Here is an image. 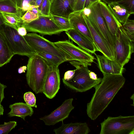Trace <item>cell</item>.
Instances as JSON below:
<instances>
[{"instance_id":"obj_42","label":"cell","mask_w":134,"mask_h":134,"mask_svg":"<svg viewBox=\"0 0 134 134\" xmlns=\"http://www.w3.org/2000/svg\"><path fill=\"white\" fill-rule=\"evenodd\" d=\"M27 70V66H23L20 67L18 69V72L19 74L24 73Z\"/></svg>"},{"instance_id":"obj_22","label":"cell","mask_w":134,"mask_h":134,"mask_svg":"<svg viewBox=\"0 0 134 134\" xmlns=\"http://www.w3.org/2000/svg\"><path fill=\"white\" fill-rule=\"evenodd\" d=\"M107 5L115 17L122 25L126 22L131 15L125 8L118 3H111Z\"/></svg>"},{"instance_id":"obj_46","label":"cell","mask_w":134,"mask_h":134,"mask_svg":"<svg viewBox=\"0 0 134 134\" xmlns=\"http://www.w3.org/2000/svg\"><path fill=\"white\" fill-rule=\"evenodd\" d=\"M4 109L3 106L0 103V115H3V114Z\"/></svg>"},{"instance_id":"obj_19","label":"cell","mask_w":134,"mask_h":134,"mask_svg":"<svg viewBox=\"0 0 134 134\" xmlns=\"http://www.w3.org/2000/svg\"><path fill=\"white\" fill-rule=\"evenodd\" d=\"M73 11L69 0H53L51 3L50 14L52 15L69 19Z\"/></svg>"},{"instance_id":"obj_14","label":"cell","mask_w":134,"mask_h":134,"mask_svg":"<svg viewBox=\"0 0 134 134\" xmlns=\"http://www.w3.org/2000/svg\"><path fill=\"white\" fill-rule=\"evenodd\" d=\"M98 68L103 74L122 75L124 66L115 60L109 59L105 56L95 54Z\"/></svg>"},{"instance_id":"obj_48","label":"cell","mask_w":134,"mask_h":134,"mask_svg":"<svg viewBox=\"0 0 134 134\" xmlns=\"http://www.w3.org/2000/svg\"><path fill=\"white\" fill-rule=\"evenodd\" d=\"M4 0H0V1H4ZM11 0V1H13L14 2H15V0Z\"/></svg>"},{"instance_id":"obj_25","label":"cell","mask_w":134,"mask_h":134,"mask_svg":"<svg viewBox=\"0 0 134 134\" xmlns=\"http://www.w3.org/2000/svg\"><path fill=\"white\" fill-rule=\"evenodd\" d=\"M36 0H15L16 6L18 10L19 14L22 17L28 10L35 6Z\"/></svg>"},{"instance_id":"obj_4","label":"cell","mask_w":134,"mask_h":134,"mask_svg":"<svg viewBox=\"0 0 134 134\" xmlns=\"http://www.w3.org/2000/svg\"><path fill=\"white\" fill-rule=\"evenodd\" d=\"M100 125V134H134V116H109Z\"/></svg>"},{"instance_id":"obj_29","label":"cell","mask_w":134,"mask_h":134,"mask_svg":"<svg viewBox=\"0 0 134 134\" xmlns=\"http://www.w3.org/2000/svg\"><path fill=\"white\" fill-rule=\"evenodd\" d=\"M17 125V122L15 121L4 122L3 124L0 125V134H8Z\"/></svg>"},{"instance_id":"obj_5","label":"cell","mask_w":134,"mask_h":134,"mask_svg":"<svg viewBox=\"0 0 134 134\" xmlns=\"http://www.w3.org/2000/svg\"><path fill=\"white\" fill-rule=\"evenodd\" d=\"M1 27L3 31L9 47L14 55L26 56L29 58L37 54L28 43L24 36L19 35L16 30L5 24Z\"/></svg>"},{"instance_id":"obj_34","label":"cell","mask_w":134,"mask_h":134,"mask_svg":"<svg viewBox=\"0 0 134 134\" xmlns=\"http://www.w3.org/2000/svg\"><path fill=\"white\" fill-rule=\"evenodd\" d=\"M86 0H77L75 5L74 11L83 10L84 8Z\"/></svg>"},{"instance_id":"obj_8","label":"cell","mask_w":134,"mask_h":134,"mask_svg":"<svg viewBox=\"0 0 134 134\" xmlns=\"http://www.w3.org/2000/svg\"><path fill=\"white\" fill-rule=\"evenodd\" d=\"M53 43L69 57L70 61L75 60L91 66L95 59L90 53L76 46L69 39Z\"/></svg>"},{"instance_id":"obj_20","label":"cell","mask_w":134,"mask_h":134,"mask_svg":"<svg viewBox=\"0 0 134 134\" xmlns=\"http://www.w3.org/2000/svg\"><path fill=\"white\" fill-rule=\"evenodd\" d=\"M9 107L10 110L8 115L10 117L17 116L25 120L26 116H31L34 113V110L31 107L23 102L16 103L11 104Z\"/></svg>"},{"instance_id":"obj_47","label":"cell","mask_w":134,"mask_h":134,"mask_svg":"<svg viewBox=\"0 0 134 134\" xmlns=\"http://www.w3.org/2000/svg\"><path fill=\"white\" fill-rule=\"evenodd\" d=\"M130 98L132 99L133 101V103L134 102V94H133L130 97Z\"/></svg>"},{"instance_id":"obj_17","label":"cell","mask_w":134,"mask_h":134,"mask_svg":"<svg viewBox=\"0 0 134 134\" xmlns=\"http://www.w3.org/2000/svg\"><path fill=\"white\" fill-rule=\"evenodd\" d=\"M62 125L54 129L55 134H88L90 130L86 122L71 123L64 124L63 121Z\"/></svg>"},{"instance_id":"obj_36","label":"cell","mask_w":134,"mask_h":134,"mask_svg":"<svg viewBox=\"0 0 134 134\" xmlns=\"http://www.w3.org/2000/svg\"><path fill=\"white\" fill-rule=\"evenodd\" d=\"M7 87L6 85L0 82V103H1L4 98V91Z\"/></svg>"},{"instance_id":"obj_11","label":"cell","mask_w":134,"mask_h":134,"mask_svg":"<svg viewBox=\"0 0 134 134\" xmlns=\"http://www.w3.org/2000/svg\"><path fill=\"white\" fill-rule=\"evenodd\" d=\"M83 15L90 32L97 51L100 52L109 59L115 60L114 51L112 47L104 40L88 17L83 14Z\"/></svg>"},{"instance_id":"obj_41","label":"cell","mask_w":134,"mask_h":134,"mask_svg":"<svg viewBox=\"0 0 134 134\" xmlns=\"http://www.w3.org/2000/svg\"><path fill=\"white\" fill-rule=\"evenodd\" d=\"M89 76L90 78L94 80H96L98 79L97 75L93 72L90 71L89 73Z\"/></svg>"},{"instance_id":"obj_24","label":"cell","mask_w":134,"mask_h":134,"mask_svg":"<svg viewBox=\"0 0 134 134\" xmlns=\"http://www.w3.org/2000/svg\"><path fill=\"white\" fill-rule=\"evenodd\" d=\"M37 54L45 60L50 65L58 67L62 63L67 60L63 58L49 53L44 52H37Z\"/></svg>"},{"instance_id":"obj_2","label":"cell","mask_w":134,"mask_h":134,"mask_svg":"<svg viewBox=\"0 0 134 134\" xmlns=\"http://www.w3.org/2000/svg\"><path fill=\"white\" fill-rule=\"evenodd\" d=\"M50 65L37 54L29 57L26 75L27 85L36 94L42 93L44 82Z\"/></svg>"},{"instance_id":"obj_32","label":"cell","mask_w":134,"mask_h":134,"mask_svg":"<svg viewBox=\"0 0 134 134\" xmlns=\"http://www.w3.org/2000/svg\"><path fill=\"white\" fill-rule=\"evenodd\" d=\"M131 15L134 14V0H123L118 3Z\"/></svg>"},{"instance_id":"obj_50","label":"cell","mask_w":134,"mask_h":134,"mask_svg":"<svg viewBox=\"0 0 134 134\" xmlns=\"http://www.w3.org/2000/svg\"></svg>"},{"instance_id":"obj_10","label":"cell","mask_w":134,"mask_h":134,"mask_svg":"<svg viewBox=\"0 0 134 134\" xmlns=\"http://www.w3.org/2000/svg\"><path fill=\"white\" fill-rule=\"evenodd\" d=\"M99 2H95L89 7L91 9V13L87 17L92 24L97 28L104 40L114 49V42L113 36L108 30L102 14Z\"/></svg>"},{"instance_id":"obj_6","label":"cell","mask_w":134,"mask_h":134,"mask_svg":"<svg viewBox=\"0 0 134 134\" xmlns=\"http://www.w3.org/2000/svg\"><path fill=\"white\" fill-rule=\"evenodd\" d=\"M121 26L113 36V48L115 60L124 66L130 61L134 52V42L125 33Z\"/></svg>"},{"instance_id":"obj_15","label":"cell","mask_w":134,"mask_h":134,"mask_svg":"<svg viewBox=\"0 0 134 134\" xmlns=\"http://www.w3.org/2000/svg\"><path fill=\"white\" fill-rule=\"evenodd\" d=\"M69 39L76 43L80 48L95 54L97 51L94 44L88 38L74 29L65 31Z\"/></svg>"},{"instance_id":"obj_3","label":"cell","mask_w":134,"mask_h":134,"mask_svg":"<svg viewBox=\"0 0 134 134\" xmlns=\"http://www.w3.org/2000/svg\"><path fill=\"white\" fill-rule=\"evenodd\" d=\"M69 63L76 68L73 77L69 81L62 79L65 86L68 89L75 92H82L94 87L101 81L102 78L96 80L91 79L89 76L90 71L88 65L75 60H70Z\"/></svg>"},{"instance_id":"obj_39","label":"cell","mask_w":134,"mask_h":134,"mask_svg":"<svg viewBox=\"0 0 134 134\" xmlns=\"http://www.w3.org/2000/svg\"><path fill=\"white\" fill-rule=\"evenodd\" d=\"M43 1V0H36L35 2V6L37 8L40 14L41 6Z\"/></svg>"},{"instance_id":"obj_9","label":"cell","mask_w":134,"mask_h":134,"mask_svg":"<svg viewBox=\"0 0 134 134\" xmlns=\"http://www.w3.org/2000/svg\"><path fill=\"white\" fill-rule=\"evenodd\" d=\"M29 32L38 33L43 35H59L63 31L52 20L50 16L40 15L38 18L27 23L23 24Z\"/></svg>"},{"instance_id":"obj_7","label":"cell","mask_w":134,"mask_h":134,"mask_svg":"<svg viewBox=\"0 0 134 134\" xmlns=\"http://www.w3.org/2000/svg\"><path fill=\"white\" fill-rule=\"evenodd\" d=\"M31 47L36 53L44 52L70 60L69 57L54 43L36 33H29L24 36Z\"/></svg>"},{"instance_id":"obj_13","label":"cell","mask_w":134,"mask_h":134,"mask_svg":"<svg viewBox=\"0 0 134 134\" xmlns=\"http://www.w3.org/2000/svg\"><path fill=\"white\" fill-rule=\"evenodd\" d=\"M60 82L58 67L50 65L49 69L43 86L42 93L48 98L52 99L56 96L60 89Z\"/></svg>"},{"instance_id":"obj_31","label":"cell","mask_w":134,"mask_h":134,"mask_svg":"<svg viewBox=\"0 0 134 134\" xmlns=\"http://www.w3.org/2000/svg\"><path fill=\"white\" fill-rule=\"evenodd\" d=\"M39 16L35 14L31 9L29 10L21 17L23 24L29 23L38 18Z\"/></svg>"},{"instance_id":"obj_44","label":"cell","mask_w":134,"mask_h":134,"mask_svg":"<svg viewBox=\"0 0 134 134\" xmlns=\"http://www.w3.org/2000/svg\"><path fill=\"white\" fill-rule=\"evenodd\" d=\"M71 6L73 10V9L75 5L76 2L77 0H69Z\"/></svg>"},{"instance_id":"obj_16","label":"cell","mask_w":134,"mask_h":134,"mask_svg":"<svg viewBox=\"0 0 134 134\" xmlns=\"http://www.w3.org/2000/svg\"><path fill=\"white\" fill-rule=\"evenodd\" d=\"M69 19L73 29L86 36L94 43L90 30L83 17L82 10L73 11L69 15Z\"/></svg>"},{"instance_id":"obj_18","label":"cell","mask_w":134,"mask_h":134,"mask_svg":"<svg viewBox=\"0 0 134 134\" xmlns=\"http://www.w3.org/2000/svg\"><path fill=\"white\" fill-rule=\"evenodd\" d=\"M102 14L104 19L109 31L113 35H115L122 24L117 20L104 2H99Z\"/></svg>"},{"instance_id":"obj_23","label":"cell","mask_w":134,"mask_h":134,"mask_svg":"<svg viewBox=\"0 0 134 134\" xmlns=\"http://www.w3.org/2000/svg\"><path fill=\"white\" fill-rule=\"evenodd\" d=\"M5 24L10 26L16 30L21 26L23 24L21 17L17 14L1 13Z\"/></svg>"},{"instance_id":"obj_37","label":"cell","mask_w":134,"mask_h":134,"mask_svg":"<svg viewBox=\"0 0 134 134\" xmlns=\"http://www.w3.org/2000/svg\"><path fill=\"white\" fill-rule=\"evenodd\" d=\"M17 30L19 34L22 36H24L27 34V31L24 26H21L19 27Z\"/></svg>"},{"instance_id":"obj_12","label":"cell","mask_w":134,"mask_h":134,"mask_svg":"<svg viewBox=\"0 0 134 134\" xmlns=\"http://www.w3.org/2000/svg\"><path fill=\"white\" fill-rule=\"evenodd\" d=\"M73 98L65 100L62 104L49 114L40 118L47 126L54 125L57 123L63 121L68 118L74 107L72 104Z\"/></svg>"},{"instance_id":"obj_38","label":"cell","mask_w":134,"mask_h":134,"mask_svg":"<svg viewBox=\"0 0 134 134\" xmlns=\"http://www.w3.org/2000/svg\"><path fill=\"white\" fill-rule=\"evenodd\" d=\"M100 1V0H86L84 8L89 7L91 5L95 2Z\"/></svg>"},{"instance_id":"obj_30","label":"cell","mask_w":134,"mask_h":134,"mask_svg":"<svg viewBox=\"0 0 134 134\" xmlns=\"http://www.w3.org/2000/svg\"><path fill=\"white\" fill-rule=\"evenodd\" d=\"M24 98L26 103L31 107L37 108L36 104V98L34 94L31 92L25 93L24 95Z\"/></svg>"},{"instance_id":"obj_27","label":"cell","mask_w":134,"mask_h":134,"mask_svg":"<svg viewBox=\"0 0 134 134\" xmlns=\"http://www.w3.org/2000/svg\"><path fill=\"white\" fill-rule=\"evenodd\" d=\"M49 16L54 21L63 31L73 29L69 19L54 15L50 14Z\"/></svg>"},{"instance_id":"obj_40","label":"cell","mask_w":134,"mask_h":134,"mask_svg":"<svg viewBox=\"0 0 134 134\" xmlns=\"http://www.w3.org/2000/svg\"><path fill=\"white\" fill-rule=\"evenodd\" d=\"M91 13V9L89 7L84 8L82 10V14L87 16H88Z\"/></svg>"},{"instance_id":"obj_33","label":"cell","mask_w":134,"mask_h":134,"mask_svg":"<svg viewBox=\"0 0 134 134\" xmlns=\"http://www.w3.org/2000/svg\"><path fill=\"white\" fill-rule=\"evenodd\" d=\"M50 5L49 0H43L41 9L40 15L49 16Z\"/></svg>"},{"instance_id":"obj_43","label":"cell","mask_w":134,"mask_h":134,"mask_svg":"<svg viewBox=\"0 0 134 134\" xmlns=\"http://www.w3.org/2000/svg\"><path fill=\"white\" fill-rule=\"evenodd\" d=\"M123 0H100L106 4H108L111 3H118Z\"/></svg>"},{"instance_id":"obj_1","label":"cell","mask_w":134,"mask_h":134,"mask_svg":"<svg viewBox=\"0 0 134 134\" xmlns=\"http://www.w3.org/2000/svg\"><path fill=\"white\" fill-rule=\"evenodd\" d=\"M103 75L100 83L94 87L95 92L90 101L87 104V114L93 120L107 108L126 81L122 75Z\"/></svg>"},{"instance_id":"obj_21","label":"cell","mask_w":134,"mask_h":134,"mask_svg":"<svg viewBox=\"0 0 134 134\" xmlns=\"http://www.w3.org/2000/svg\"><path fill=\"white\" fill-rule=\"evenodd\" d=\"M1 26H0V67L9 63L14 55L9 47Z\"/></svg>"},{"instance_id":"obj_35","label":"cell","mask_w":134,"mask_h":134,"mask_svg":"<svg viewBox=\"0 0 134 134\" xmlns=\"http://www.w3.org/2000/svg\"><path fill=\"white\" fill-rule=\"evenodd\" d=\"M75 72V70L67 71L65 73L63 79L66 81H69L71 80L73 77Z\"/></svg>"},{"instance_id":"obj_49","label":"cell","mask_w":134,"mask_h":134,"mask_svg":"<svg viewBox=\"0 0 134 134\" xmlns=\"http://www.w3.org/2000/svg\"><path fill=\"white\" fill-rule=\"evenodd\" d=\"M50 4H51V3L53 1V0H49Z\"/></svg>"},{"instance_id":"obj_28","label":"cell","mask_w":134,"mask_h":134,"mask_svg":"<svg viewBox=\"0 0 134 134\" xmlns=\"http://www.w3.org/2000/svg\"><path fill=\"white\" fill-rule=\"evenodd\" d=\"M121 27L131 40L134 41V20L128 19Z\"/></svg>"},{"instance_id":"obj_45","label":"cell","mask_w":134,"mask_h":134,"mask_svg":"<svg viewBox=\"0 0 134 134\" xmlns=\"http://www.w3.org/2000/svg\"><path fill=\"white\" fill-rule=\"evenodd\" d=\"M5 24L2 16L0 13V26Z\"/></svg>"},{"instance_id":"obj_26","label":"cell","mask_w":134,"mask_h":134,"mask_svg":"<svg viewBox=\"0 0 134 134\" xmlns=\"http://www.w3.org/2000/svg\"><path fill=\"white\" fill-rule=\"evenodd\" d=\"M1 13L19 15L18 10L15 3L10 0L0 1V13Z\"/></svg>"}]
</instances>
